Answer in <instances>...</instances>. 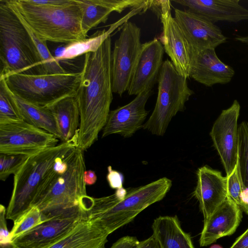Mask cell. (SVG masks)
Instances as JSON below:
<instances>
[{
    "mask_svg": "<svg viewBox=\"0 0 248 248\" xmlns=\"http://www.w3.org/2000/svg\"><path fill=\"white\" fill-rule=\"evenodd\" d=\"M111 39L108 36L97 51L84 55L76 98L80 125L74 144L85 151L98 139L107 123L113 99Z\"/></svg>",
    "mask_w": 248,
    "mask_h": 248,
    "instance_id": "obj_1",
    "label": "cell"
},
{
    "mask_svg": "<svg viewBox=\"0 0 248 248\" xmlns=\"http://www.w3.org/2000/svg\"><path fill=\"white\" fill-rule=\"evenodd\" d=\"M172 184L170 179L162 177L136 187H123L109 196L90 197L84 206L87 217L97 223L108 236L132 221L146 208L161 201Z\"/></svg>",
    "mask_w": 248,
    "mask_h": 248,
    "instance_id": "obj_2",
    "label": "cell"
},
{
    "mask_svg": "<svg viewBox=\"0 0 248 248\" xmlns=\"http://www.w3.org/2000/svg\"><path fill=\"white\" fill-rule=\"evenodd\" d=\"M36 36L46 42L68 44L86 38L81 29L82 12L77 0L60 6H42L27 0H8Z\"/></svg>",
    "mask_w": 248,
    "mask_h": 248,
    "instance_id": "obj_3",
    "label": "cell"
},
{
    "mask_svg": "<svg viewBox=\"0 0 248 248\" xmlns=\"http://www.w3.org/2000/svg\"><path fill=\"white\" fill-rule=\"evenodd\" d=\"M0 78L16 73L41 74L36 46L8 0H0Z\"/></svg>",
    "mask_w": 248,
    "mask_h": 248,
    "instance_id": "obj_4",
    "label": "cell"
},
{
    "mask_svg": "<svg viewBox=\"0 0 248 248\" xmlns=\"http://www.w3.org/2000/svg\"><path fill=\"white\" fill-rule=\"evenodd\" d=\"M83 152L73 149L69 155L68 170L59 174L53 168L42 186L31 207L41 211L45 221L61 212L82 205L88 196Z\"/></svg>",
    "mask_w": 248,
    "mask_h": 248,
    "instance_id": "obj_5",
    "label": "cell"
},
{
    "mask_svg": "<svg viewBox=\"0 0 248 248\" xmlns=\"http://www.w3.org/2000/svg\"><path fill=\"white\" fill-rule=\"evenodd\" d=\"M76 148L71 142H62L27 160L14 174L13 189L6 209V219L14 221L30 209L42 186L53 169L56 159Z\"/></svg>",
    "mask_w": 248,
    "mask_h": 248,
    "instance_id": "obj_6",
    "label": "cell"
},
{
    "mask_svg": "<svg viewBox=\"0 0 248 248\" xmlns=\"http://www.w3.org/2000/svg\"><path fill=\"white\" fill-rule=\"evenodd\" d=\"M9 90L33 104L47 107L64 98L76 95L81 72L56 74L16 73L5 78Z\"/></svg>",
    "mask_w": 248,
    "mask_h": 248,
    "instance_id": "obj_7",
    "label": "cell"
},
{
    "mask_svg": "<svg viewBox=\"0 0 248 248\" xmlns=\"http://www.w3.org/2000/svg\"><path fill=\"white\" fill-rule=\"evenodd\" d=\"M187 78L180 75L170 61L163 62L158 79V94L154 109L142 128L153 135L165 133L171 119L185 109L186 103L194 93Z\"/></svg>",
    "mask_w": 248,
    "mask_h": 248,
    "instance_id": "obj_8",
    "label": "cell"
},
{
    "mask_svg": "<svg viewBox=\"0 0 248 248\" xmlns=\"http://www.w3.org/2000/svg\"><path fill=\"white\" fill-rule=\"evenodd\" d=\"M140 28L131 21L124 24L111 53L113 93L122 96L127 91L142 44Z\"/></svg>",
    "mask_w": 248,
    "mask_h": 248,
    "instance_id": "obj_9",
    "label": "cell"
},
{
    "mask_svg": "<svg viewBox=\"0 0 248 248\" xmlns=\"http://www.w3.org/2000/svg\"><path fill=\"white\" fill-rule=\"evenodd\" d=\"M59 140L25 121L0 123V154L30 156L57 145Z\"/></svg>",
    "mask_w": 248,
    "mask_h": 248,
    "instance_id": "obj_10",
    "label": "cell"
},
{
    "mask_svg": "<svg viewBox=\"0 0 248 248\" xmlns=\"http://www.w3.org/2000/svg\"><path fill=\"white\" fill-rule=\"evenodd\" d=\"M88 219L80 205L63 211L12 241L16 248H49Z\"/></svg>",
    "mask_w": 248,
    "mask_h": 248,
    "instance_id": "obj_11",
    "label": "cell"
},
{
    "mask_svg": "<svg viewBox=\"0 0 248 248\" xmlns=\"http://www.w3.org/2000/svg\"><path fill=\"white\" fill-rule=\"evenodd\" d=\"M150 10L160 18L162 33L160 42L178 73L190 77L191 47L171 14V1L151 0Z\"/></svg>",
    "mask_w": 248,
    "mask_h": 248,
    "instance_id": "obj_12",
    "label": "cell"
},
{
    "mask_svg": "<svg viewBox=\"0 0 248 248\" xmlns=\"http://www.w3.org/2000/svg\"><path fill=\"white\" fill-rule=\"evenodd\" d=\"M240 110L239 103L234 100L229 108L222 111L209 134L225 170L226 176L232 173L237 163V122Z\"/></svg>",
    "mask_w": 248,
    "mask_h": 248,
    "instance_id": "obj_13",
    "label": "cell"
},
{
    "mask_svg": "<svg viewBox=\"0 0 248 248\" xmlns=\"http://www.w3.org/2000/svg\"><path fill=\"white\" fill-rule=\"evenodd\" d=\"M153 93V90L144 91L128 104L110 111L102 138L119 134L128 138L142 128L149 113L145 105Z\"/></svg>",
    "mask_w": 248,
    "mask_h": 248,
    "instance_id": "obj_14",
    "label": "cell"
},
{
    "mask_svg": "<svg viewBox=\"0 0 248 248\" xmlns=\"http://www.w3.org/2000/svg\"><path fill=\"white\" fill-rule=\"evenodd\" d=\"M174 17L193 49H215L226 42L227 37L214 23L188 9L174 8Z\"/></svg>",
    "mask_w": 248,
    "mask_h": 248,
    "instance_id": "obj_15",
    "label": "cell"
},
{
    "mask_svg": "<svg viewBox=\"0 0 248 248\" xmlns=\"http://www.w3.org/2000/svg\"><path fill=\"white\" fill-rule=\"evenodd\" d=\"M164 49L157 39L142 44L130 83L127 90L130 95L152 90L158 82L163 63Z\"/></svg>",
    "mask_w": 248,
    "mask_h": 248,
    "instance_id": "obj_16",
    "label": "cell"
},
{
    "mask_svg": "<svg viewBox=\"0 0 248 248\" xmlns=\"http://www.w3.org/2000/svg\"><path fill=\"white\" fill-rule=\"evenodd\" d=\"M197 185L193 192L206 220L228 197L227 178L208 166L197 171Z\"/></svg>",
    "mask_w": 248,
    "mask_h": 248,
    "instance_id": "obj_17",
    "label": "cell"
},
{
    "mask_svg": "<svg viewBox=\"0 0 248 248\" xmlns=\"http://www.w3.org/2000/svg\"><path fill=\"white\" fill-rule=\"evenodd\" d=\"M234 70L223 62L213 48L195 49L191 48L190 77L207 87L230 82Z\"/></svg>",
    "mask_w": 248,
    "mask_h": 248,
    "instance_id": "obj_18",
    "label": "cell"
},
{
    "mask_svg": "<svg viewBox=\"0 0 248 248\" xmlns=\"http://www.w3.org/2000/svg\"><path fill=\"white\" fill-rule=\"evenodd\" d=\"M242 218L240 207L228 197L205 221L199 242L207 246L217 239L233 234Z\"/></svg>",
    "mask_w": 248,
    "mask_h": 248,
    "instance_id": "obj_19",
    "label": "cell"
},
{
    "mask_svg": "<svg viewBox=\"0 0 248 248\" xmlns=\"http://www.w3.org/2000/svg\"><path fill=\"white\" fill-rule=\"evenodd\" d=\"M213 23L218 21L238 22L248 20V9L239 0H173Z\"/></svg>",
    "mask_w": 248,
    "mask_h": 248,
    "instance_id": "obj_20",
    "label": "cell"
},
{
    "mask_svg": "<svg viewBox=\"0 0 248 248\" xmlns=\"http://www.w3.org/2000/svg\"><path fill=\"white\" fill-rule=\"evenodd\" d=\"M82 12L81 29L88 31L101 23H105L112 12L122 13L127 8H135L144 4V0H77Z\"/></svg>",
    "mask_w": 248,
    "mask_h": 248,
    "instance_id": "obj_21",
    "label": "cell"
},
{
    "mask_svg": "<svg viewBox=\"0 0 248 248\" xmlns=\"http://www.w3.org/2000/svg\"><path fill=\"white\" fill-rule=\"evenodd\" d=\"M108 237L97 223L88 218L49 248H106Z\"/></svg>",
    "mask_w": 248,
    "mask_h": 248,
    "instance_id": "obj_22",
    "label": "cell"
},
{
    "mask_svg": "<svg viewBox=\"0 0 248 248\" xmlns=\"http://www.w3.org/2000/svg\"><path fill=\"white\" fill-rule=\"evenodd\" d=\"M152 228L160 248H194L190 235L182 229L176 216L156 217Z\"/></svg>",
    "mask_w": 248,
    "mask_h": 248,
    "instance_id": "obj_23",
    "label": "cell"
},
{
    "mask_svg": "<svg viewBox=\"0 0 248 248\" xmlns=\"http://www.w3.org/2000/svg\"><path fill=\"white\" fill-rule=\"evenodd\" d=\"M56 121L62 142L74 144L80 125V115L75 96H69L46 107Z\"/></svg>",
    "mask_w": 248,
    "mask_h": 248,
    "instance_id": "obj_24",
    "label": "cell"
},
{
    "mask_svg": "<svg viewBox=\"0 0 248 248\" xmlns=\"http://www.w3.org/2000/svg\"><path fill=\"white\" fill-rule=\"evenodd\" d=\"M11 93L24 121L55 135L61 140V136L56 121L46 107L33 104Z\"/></svg>",
    "mask_w": 248,
    "mask_h": 248,
    "instance_id": "obj_25",
    "label": "cell"
},
{
    "mask_svg": "<svg viewBox=\"0 0 248 248\" xmlns=\"http://www.w3.org/2000/svg\"><path fill=\"white\" fill-rule=\"evenodd\" d=\"M115 23L108 30L98 31L89 38L77 41L64 46L58 48L55 51V58L58 61L71 60L89 52H94L98 50L105 40L117 28Z\"/></svg>",
    "mask_w": 248,
    "mask_h": 248,
    "instance_id": "obj_26",
    "label": "cell"
},
{
    "mask_svg": "<svg viewBox=\"0 0 248 248\" xmlns=\"http://www.w3.org/2000/svg\"><path fill=\"white\" fill-rule=\"evenodd\" d=\"M16 14L25 26L36 46L41 60V74H63L67 72L61 65L59 61L52 55L46 45V42L38 38L26 23Z\"/></svg>",
    "mask_w": 248,
    "mask_h": 248,
    "instance_id": "obj_27",
    "label": "cell"
},
{
    "mask_svg": "<svg viewBox=\"0 0 248 248\" xmlns=\"http://www.w3.org/2000/svg\"><path fill=\"white\" fill-rule=\"evenodd\" d=\"M237 165L242 189L248 190V123L246 121L238 127Z\"/></svg>",
    "mask_w": 248,
    "mask_h": 248,
    "instance_id": "obj_28",
    "label": "cell"
},
{
    "mask_svg": "<svg viewBox=\"0 0 248 248\" xmlns=\"http://www.w3.org/2000/svg\"><path fill=\"white\" fill-rule=\"evenodd\" d=\"M24 121L4 78H0V123Z\"/></svg>",
    "mask_w": 248,
    "mask_h": 248,
    "instance_id": "obj_29",
    "label": "cell"
},
{
    "mask_svg": "<svg viewBox=\"0 0 248 248\" xmlns=\"http://www.w3.org/2000/svg\"><path fill=\"white\" fill-rule=\"evenodd\" d=\"M44 221L41 211L35 206L31 207L14 221L13 227L10 232L12 240Z\"/></svg>",
    "mask_w": 248,
    "mask_h": 248,
    "instance_id": "obj_30",
    "label": "cell"
},
{
    "mask_svg": "<svg viewBox=\"0 0 248 248\" xmlns=\"http://www.w3.org/2000/svg\"><path fill=\"white\" fill-rule=\"evenodd\" d=\"M28 157L21 155L0 154V180L4 181L11 174L16 173Z\"/></svg>",
    "mask_w": 248,
    "mask_h": 248,
    "instance_id": "obj_31",
    "label": "cell"
},
{
    "mask_svg": "<svg viewBox=\"0 0 248 248\" xmlns=\"http://www.w3.org/2000/svg\"><path fill=\"white\" fill-rule=\"evenodd\" d=\"M226 177L227 178V197L240 207L242 185L238 172L237 163L232 173Z\"/></svg>",
    "mask_w": 248,
    "mask_h": 248,
    "instance_id": "obj_32",
    "label": "cell"
},
{
    "mask_svg": "<svg viewBox=\"0 0 248 248\" xmlns=\"http://www.w3.org/2000/svg\"><path fill=\"white\" fill-rule=\"evenodd\" d=\"M6 209L2 204L0 205V244L5 246L12 243L10 232L8 231L6 222Z\"/></svg>",
    "mask_w": 248,
    "mask_h": 248,
    "instance_id": "obj_33",
    "label": "cell"
},
{
    "mask_svg": "<svg viewBox=\"0 0 248 248\" xmlns=\"http://www.w3.org/2000/svg\"><path fill=\"white\" fill-rule=\"evenodd\" d=\"M107 180L110 188L118 189L123 187L124 177L123 174L112 169L111 166L108 167Z\"/></svg>",
    "mask_w": 248,
    "mask_h": 248,
    "instance_id": "obj_34",
    "label": "cell"
},
{
    "mask_svg": "<svg viewBox=\"0 0 248 248\" xmlns=\"http://www.w3.org/2000/svg\"><path fill=\"white\" fill-rule=\"evenodd\" d=\"M139 242L135 236H125L113 243L110 248H134Z\"/></svg>",
    "mask_w": 248,
    "mask_h": 248,
    "instance_id": "obj_35",
    "label": "cell"
},
{
    "mask_svg": "<svg viewBox=\"0 0 248 248\" xmlns=\"http://www.w3.org/2000/svg\"><path fill=\"white\" fill-rule=\"evenodd\" d=\"M27 1L32 4L42 6H60L69 4L72 0H27Z\"/></svg>",
    "mask_w": 248,
    "mask_h": 248,
    "instance_id": "obj_36",
    "label": "cell"
},
{
    "mask_svg": "<svg viewBox=\"0 0 248 248\" xmlns=\"http://www.w3.org/2000/svg\"><path fill=\"white\" fill-rule=\"evenodd\" d=\"M230 248H248V228L236 239Z\"/></svg>",
    "mask_w": 248,
    "mask_h": 248,
    "instance_id": "obj_37",
    "label": "cell"
},
{
    "mask_svg": "<svg viewBox=\"0 0 248 248\" xmlns=\"http://www.w3.org/2000/svg\"><path fill=\"white\" fill-rule=\"evenodd\" d=\"M134 248H160V247L152 235L150 237L140 241Z\"/></svg>",
    "mask_w": 248,
    "mask_h": 248,
    "instance_id": "obj_38",
    "label": "cell"
},
{
    "mask_svg": "<svg viewBox=\"0 0 248 248\" xmlns=\"http://www.w3.org/2000/svg\"><path fill=\"white\" fill-rule=\"evenodd\" d=\"M97 180L95 172L92 170H86L84 172V181L86 185H93Z\"/></svg>",
    "mask_w": 248,
    "mask_h": 248,
    "instance_id": "obj_39",
    "label": "cell"
},
{
    "mask_svg": "<svg viewBox=\"0 0 248 248\" xmlns=\"http://www.w3.org/2000/svg\"><path fill=\"white\" fill-rule=\"evenodd\" d=\"M235 39L242 43L248 45V35L245 36H239L235 38Z\"/></svg>",
    "mask_w": 248,
    "mask_h": 248,
    "instance_id": "obj_40",
    "label": "cell"
},
{
    "mask_svg": "<svg viewBox=\"0 0 248 248\" xmlns=\"http://www.w3.org/2000/svg\"><path fill=\"white\" fill-rule=\"evenodd\" d=\"M1 248H16L12 244V243L10 245L5 246H0Z\"/></svg>",
    "mask_w": 248,
    "mask_h": 248,
    "instance_id": "obj_41",
    "label": "cell"
},
{
    "mask_svg": "<svg viewBox=\"0 0 248 248\" xmlns=\"http://www.w3.org/2000/svg\"><path fill=\"white\" fill-rule=\"evenodd\" d=\"M211 248H221L220 247L217 245H214Z\"/></svg>",
    "mask_w": 248,
    "mask_h": 248,
    "instance_id": "obj_42",
    "label": "cell"
}]
</instances>
